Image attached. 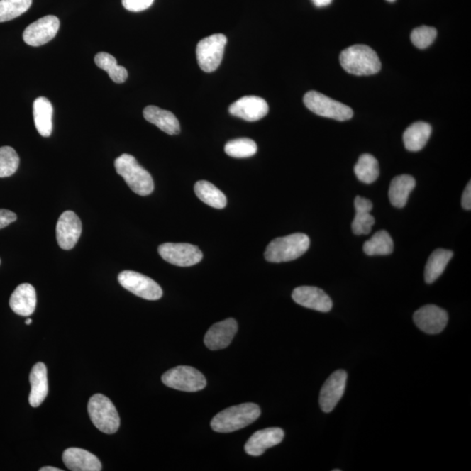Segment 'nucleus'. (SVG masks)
Returning <instances> with one entry per match:
<instances>
[{
	"instance_id": "obj_2",
	"label": "nucleus",
	"mask_w": 471,
	"mask_h": 471,
	"mask_svg": "<svg viewBox=\"0 0 471 471\" xmlns=\"http://www.w3.org/2000/svg\"><path fill=\"white\" fill-rule=\"evenodd\" d=\"M260 415L261 409L255 404L236 405L215 416L211 426L216 432L231 433L253 423Z\"/></svg>"
},
{
	"instance_id": "obj_34",
	"label": "nucleus",
	"mask_w": 471,
	"mask_h": 471,
	"mask_svg": "<svg viewBox=\"0 0 471 471\" xmlns=\"http://www.w3.org/2000/svg\"><path fill=\"white\" fill-rule=\"evenodd\" d=\"M436 36H438V31L435 28L421 26L420 28L413 30L410 39L417 48L425 49L434 43Z\"/></svg>"
},
{
	"instance_id": "obj_15",
	"label": "nucleus",
	"mask_w": 471,
	"mask_h": 471,
	"mask_svg": "<svg viewBox=\"0 0 471 471\" xmlns=\"http://www.w3.org/2000/svg\"><path fill=\"white\" fill-rule=\"evenodd\" d=\"M292 299L306 309L328 313L333 309V301L326 292L315 287H299L295 288L292 294Z\"/></svg>"
},
{
	"instance_id": "obj_23",
	"label": "nucleus",
	"mask_w": 471,
	"mask_h": 471,
	"mask_svg": "<svg viewBox=\"0 0 471 471\" xmlns=\"http://www.w3.org/2000/svg\"><path fill=\"white\" fill-rule=\"evenodd\" d=\"M52 104L48 98L39 97L33 102V119L37 131L43 138H48L52 132Z\"/></svg>"
},
{
	"instance_id": "obj_22",
	"label": "nucleus",
	"mask_w": 471,
	"mask_h": 471,
	"mask_svg": "<svg viewBox=\"0 0 471 471\" xmlns=\"http://www.w3.org/2000/svg\"><path fill=\"white\" fill-rule=\"evenodd\" d=\"M143 116L149 123L155 125L166 134L174 135L180 133L179 121L168 110L155 106H148L143 110Z\"/></svg>"
},
{
	"instance_id": "obj_13",
	"label": "nucleus",
	"mask_w": 471,
	"mask_h": 471,
	"mask_svg": "<svg viewBox=\"0 0 471 471\" xmlns=\"http://www.w3.org/2000/svg\"><path fill=\"white\" fill-rule=\"evenodd\" d=\"M82 231V225L78 216L71 211L63 212L56 226L57 242L60 248L73 249L81 238Z\"/></svg>"
},
{
	"instance_id": "obj_9",
	"label": "nucleus",
	"mask_w": 471,
	"mask_h": 471,
	"mask_svg": "<svg viewBox=\"0 0 471 471\" xmlns=\"http://www.w3.org/2000/svg\"><path fill=\"white\" fill-rule=\"evenodd\" d=\"M118 281L125 289L140 298L147 300H157L162 298V289L153 279L139 272L133 271L121 272Z\"/></svg>"
},
{
	"instance_id": "obj_35",
	"label": "nucleus",
	"mask_w": 471,
	"mask_h": 471,
	"mask_svg": "<svg viewBox=\"0 0 471 471\" xmlns=\"http://www.w3.org/2000/svg\"><path fill=\"white\" fill-rule=\"evenodd\" d=\"M375 223V219L370 212H356L352 223L353 233L357 236L370 234Z\"/></svg>"
},
{
	"instance_id": "obj_33",
	"label": "nucleus",
	"mask_w": 471,
	"mask_h": 471,
	"mask_svg": "<svg viewBox=\"0 0 471 471\" xmlns=\"http://www.w3.org/2000/svg\"><path fill=\"white\" fill-rule=\"evenodd\" d=\"M20 157L17 152L9 146L0 148V177H9L17 172Z\"/></svg>"
},
{
	"instance_id": "obj_24",
	"label": "nucleus",
	"mask_w": 471,
	"mask_h": 471,
	"mask_svg": "<svg viewBox=\"0 0 471 471\" xmlns=\"http://www.w3.org/2000/svg\"><path fill=\"white\" fill-rule=\"evenodd\" d=\"M416 180L409 174H401L391 182L389 196L390 203L397 208H404L407 204L410 193L416 187Z\"/></svg>"
},
{
	"instance_id": "obj_5",
	"label": "nucleus",
	"mask_w": 471,
	"mask_h": 471,
	"mask_svg": "<svg viewBox=\"0 0 471 471\" xmlns=\"http://www.w3.org/2000/svg\"><path fill=\"white\" fill-rule=\"evenodd\" d=\"M91 421L99 431L105 434H113L120 427V416L115 405L107 397L94 394L87 405Z\"/></svg>"
},
{
	"instance_id": "obj_39",
	"label": "nucleus",
	"mask_w": 471,
	"mask_h": 471,
	"mask_svg": "<svg viewBox=\"0 0 471 471\" xmlns=\"http://www.w3.org/2000/svg\"><path fill=\"white\" fill-rule=\"evenodd\" d=\"M462 205L463 209L467 211H470L471 209V182H469L468 185L466 186L465 192H463L462 197Z\"/></svg>"
},
{
	"instance_id": "obj_26",
	"label": "nucleus",
	"mask_w": 471,
	"mask_h": 471,
	"mask_svg": "<svg viewBox=\"0 0 471 471\" xmlns=\"http://www.w3.org/2000/svg\"><path fill=\"white\" fill-rule=\"evenodd\" d=\"M452 257H453V253L450 250L436 249L435 252H433L425 267V282L434 283L443 275Z\"/></svg>"
},
{
	"instance_id": "obj_6",
	"label": "nucleus",
	"mask_w": 471,
	"mask_h": 471,
	"mask_svg": "<svg viewBox=\"0 0 471 471\" xmlns=\"http://www.w3.org/2000/svg\"><path fill=\"white\" fill-rule=\"evenodd\" d=\"M304 104L310 111L316 115L336 121L350 120L353 116V110L348 106L333 100L316 91L306 93L304 96Z\"/></svg>"
},
{
	"instance_id": "obj_28",
	"label": "nucleus",
	"mask_w": 471,
	"mask_h": 471,
	"mask_svg": "<svg viewBox=\"0 0 471 471\" xmlns=\"http://www.w3.org/2000/svg\"><path fill=\"white\" fill-rule=\"evenodd\" d=\"M363 250L368 256L389 255L394 250L393 239L387 231H379L365 243Z\"/></svg>"
},
{
	"instance_id": "obj_16",
	"label": "nucleus",
	"mask_w": 471,
	"mask_h": 471,
	"mask_svg": "<svg viewBox=\"0 0 471 471\" xmlns=\"http://www.w3.org/2000/svg\"><path fill=\"white\" fill-rule=\"evenodd\" d=\"M267 102L258 96H244L236 101L229 108L231 116L247 121H257L267 115Z\"/></svg>"
},
{
	"instance_id": "obj_10",
	"label": "nucleus",
	"mask_w": 471,
	"mask_h": 471,
	"mask_svg": "<svg viewBox=\"0 0 471 471\" xmlns=\"http://www.w3.org/2000/svg\"><path fill=\"white\" fill-rule=\"evenodd\" d=\"M158 253L168 263L181 267H192L203 260L199 247L184 243H165L159 246Z\"/></svg>"
},
{
	"instance_id": "obj_8",
	"label": "nucleus",
	"mask_w": 471,
	"mask_h": 471,
	"mask_svg": "<svg viewBox=\"0 0 471 471\" xmlns=\"http://www.w3.org/2000/svg\"><path fill=\"white\" fill-rule=\"evenodd\" d=\"M227 39L222 33L214 34L199 41L196 47V59L201 70L206 73L218 70L222 62Z\"/></svg>"
},
{
	"instance_id": "obj_27",
	"label": "nucleus",
	"mask_w": 471,
	"mask_h": 471,
	"mask_svg": "<svg viewBox=\"0 0 471 471\" xmlns=\"http://www.w3.org/2000/svg\"><path fill=\"white\" fill-rule=\"evenodd\" d=\"M195 193L204 204L215 209H223L226 206L227 199L220 189L207 181H199L195 184Z\"/></svg>"
},
{
	"instance_id": "obj_30",
	"label": "nucleus",
	"mask_w": 471,
	"mask_h": 471,
	"mask_svg": "<svg viewBox=\"0 0 471 471\" xmlns=\"http://www.w3.org/2000/svg\"><path fill=\"white\" fill-rule=\"evenodd\" d=\"M98 67L107 72L109 77L116 83H123L128 78V71L124 67L119 66L117 60L108 52H99L94 58Z\"/></svg>"
},
{
	"instance_id": "obj_43",
	"label": "nucleus",
	"mask_w": 471,
	"mask_h": 471,
	"mask_svg": "<svg viewBox=\"0 0 471 471\" xmlns=\"http://www.w3.org/2000/svg\"><path fill=\"white\" fill-rule=\"evenodd\" d=\"M387 2H394L396 0H387Z\"/></svg>"
},
{
	"instance_id": "obj_17",
	"label": "nucleus",
	"mask_w": 471,
	"mask_h": 471,
	"mask_svg": "<svg viewBox=\"0 0 471 471\" xmlns=\"http://www.w3.org/2000/svg\"><path fill=\"white\" fill-rule=\"evenodd\" d=\"M284 438V432L280 428H268L258 431L250 436L245 443V450L253 457H260L270 448L278 445Z\"/></svg>"
},
{
	"instance_id": "obj_11",
	"label": "nucleus",
	"mask_w": 471,
	"mask_h": 471,
	"mask_svg": "<svg viewBox=\"0 0 471 471\" xmlns=\"http://www.w3.org/2000/svg\"><path fill=\"white\" fill-rule=\"evenodd\" d=\"M59 29V18L48 15L30 24L23 33V40L32 47H40L54 39Z\"/></svg>"
},
{
	"instance_id": "obj_31",
	"label": "nucleus",
	"mask_w": 471,
	"mask_h": 471,
	"mask_svg": "<svg viewBox=\"0 0 471 471\" xmlns=\"http://www.w3.org/2000/svg\"><path fill=\"white\" fill-rule=\"evenodd\" d=\"M33 0H0V22L14 20L31 7Z\"/></svg>"
},
{
	"instance_id": "obj_38",
	"label": "nucleus",
	"mask_w": 471,
	"mask_h": 471,
	"mask_svg": "<svg viewBox=\"0 0 471 471\" xmlns=\"http://www.w3.org/2000/svg\"><path fill=\"white\" fill-rule=\"evenodd\" d=\"M355 207L356 212H370L373 209V204L370 199L357 196L355 200Z\"/></svg>"
},
{
	"instance_id": "obj_7",
	"label": "nucleus",
	"mask_w": 471,
	"mask_h": 471,
	"mask_svg": "<svg viewBox=\"0 0 471 471\" xmlns=\"http://www.w3.org/2000/svg\"><path fill=\"white\" fill-rule=\"evenodd\" d=\"M162 381L165 386L184 392H197L207 385L204 375L189 366H178L167 371Z\"/></svg>"
},
{
	"instance_id": "obj_36",
	"label": "nucleus",
	"mask_w": 471,
	"mask_h": 471,
	"mask_svg": "<svg viewBox=\"0 0 471 471\" xmlns=\"http://www.w3.org/2000/svg\"><path fill=\"white\" fill-rule=\"evenodd\" d=\"M154 0H123L125 9L131 11H142L150 9Z\"/></svg>"
},
{
	"instance_id": "obj_42",
	"label": "nucleus",
	"mask_w": 471,
	"mask_h": 471,
	"mask_svg": "<svg viewBox=\"0 0 471 471\" xmlns=\"http://www.w3.org/2000/svg\"><path fill=\"white\" fill-rule=\"evenodd\" d=\"M32 322H33V321L31 320V318H28V320L26 321V325H30V324H32Z\"/></svg>"
},
{
	"instance_id": "obj_41",
	"label": "nucleus",
	"mask_w": 471,
	"mask_h": 471,
	"mask_svg": "<svg viewBox=\"0 0 471 471\" xmlns=\"http://www.w3.org/2000/svg\"><path fill=\"white\" fill-rule=\"evenodd\" d=\"M40 471H62V470L55 468V467H43L40 470Z\"/></svg>"
},
{
	"instance_id": "obj_21",
	"label": "nucleus",
	"mask_w": 471,
	"mask_h": 471,
	"mask_svg": "<svg viewBox=\"0 0 471 471\" xmlns=\"http://www.w3.org/2000/svg\"><path fill=\"white\" fill-rule=\"evenodd\" d=\"M31 392L29 396V404L33 408L39 407L45 401L48 393V370L43 362L34 365L30 373Z\"/></svg>"
},
{
	"instance_id": "obj_25",
	"label": "nucleus",
	"mask_w": 471,
	"mask_h": 471,
	"mask_svg": "<svg viewBox=\"0 0 471 471\" xmlns=\"http://www.w3.org/2000/svg\"><path fill=\"white\" fill-rule=\"evenodd\" d=\"M431 125L424 121H417L410 125L404 134L406 149L413 152L423 150L431 138Z\"/></svg>"
},
{
	"instance_id": "obj_3",
	"label": "nucleus",
	"mask_w": 471,
	"mask_h": 471,
	"mask_svg": "<svg viewBox=\"0 0 471 471\" xmlns=\"http://www.w3.org/2000/svg\"><path fill=\"white\" fill-rule=\"evenodd\" d=\"M118 174L123 177L128 187L139 196H149L154 191V181L151 174L140 166L131 155L123 154L116 159Z\"/></svg>"
},
{
	"instance_id": "obj_32",
	"label": "nucleus",
	"mask_w": 471,
	"mask_h": 471,
	"mask_svg": "<svg viewBox=\"0 0 471 471\" xmlns=\"http://www.w3.org/2000/svg\"><path fill=\"white\" fill-rule=\"evenodd\" d=\"M225 151L231 157L247 158L253 157L257 153V146L252 139L239 138L227 143Z\"/></svg>"
},
{
	"instance_id": "obj_29",
	"label": "nucleus",
	"mask_w": 471,
	"mask_h": 471,
	"mask_svg": "<svg viewBox=\"0 0 471 471\" xmlns=\"http://www.w3.org/2000/svg\"><path fill=\"white\" fill-rule=\"evenodd\" d=\"M357 178L364 184H370L377 180L379 174V163L370 154L360 155L355 166Z\"/></svg>"
},
{
	"instance_id": "obj_4",
	"label": "nucleus",
	"mask_w": 471,
	"mask_h": 471,
	"mask_svg": "<svg viewBox=\"0 0 471 471\" xmlns=\"http://www.w3.org/2000/svg\"><path fill=\"white\" fill-rule=\"evenodd\" d=\"M310 246L309 236L294 233L272 240L265 250V257L271 263H282L297 260Z\"/></svg>"
},
{
	"instance_id": "obj_19",
	"label": "nucleus",
	"mask_w": 471,
	"mask_h": 471,
	"mask_svg": "<svg viewBox=\"0 0 471 471\" xmlns=\"http://www.w3.org/2000/svg\"><path fill=\"white\" fill-rule=\"evenodd\" d=\"M63 462L67 468L72 471H100L102 470L101 461L90 452L70 448L64 451Z\"/></svg>"
},
{
	"instance_id": "obj_14",
	"label": "nucleus",
	"mask_w": 471,
	"mask_h": 471,
	"mask_svg": "<svg viewBox=\"0 0 471 471\" xmlns=\"http://www.w3.org/2000/svg\"><path fill=\"white\" fill-rule=\"evenodd\" d=\"M417 328L428 334H438L446 328L449 316L447 311L435 305L421 307L414 314Z\"/></svg>"
},
{
	"instance_id": "obj_12",
	"label": "nucleus",
	"mask_w": 471,
	"mask_h": 471,
	"mask_svg": "<svg viewBox=\"0 0 471 471\" xmlns=\"http://www.w3.org/2000/svg\"><path fill=\"white\" fill-rule=\"evenodd\" d=\"M348 374L343 370H337L329 376L320 394V406L323 412H332L338 402L343 398L345 385H347Z\"/></svg>"
},
{
	"instance_id": "obj_1",
	"label": "nucleus",
	"mask_w": 471,
	"mask_h": 471,
	"mask_svg": "<svg viewBox=\"0 0 471 471\" xmlns=\"http://www.w3.org/2000/svg\"><path fill=\"white\" fill-rule=\"evenodd\" d=\"M341 67L348 74L367 76L379 73L382 68L377 54L366 45H353L341 52Z\"/></svg>"
},
{
	"instance_id": "obj_18",
	"label": "nucleus",
	"mask_w": 471,
	"mask_h": 471,
	"mask_svg": "<svg viewBox=\"0 0 471 471\" xmlns=\"http://www.w3.org/2000/svg\"><path fill=\"white\" fill-rule=\"evenodd\" d=\"M238 332V323L234 318L216 323L208 330L204 337V344L211 350L225 349L231 343Z\"/></svg>"
},
{
	"instance_id": "obj_37",
	"label": "nucleus",
	"mask_w": 471,
	"mask_h": 471,
	"mask_svg": "<svg viewBox=\"0 0 471 471\" xmlns=\"http://www.w3.org/2000/svg\"><path fill=\"white\" fill-rule=\"evenodd\" d=\"M17 215L14 212L0 209V229L9 226L10 223L16 221Z\"/></svg>"
},
{
	"instance_id": "obj_20",
	"label": "nucleus",
	"mask_w": 471,
	"mask_h": 471,
	"mask_svg": "<svg viewBox=\"0 0 471 471\" xmlns=\"http://www.w3.org/2000/svg\"><path fill=\"white\" fill-rule=\"evenodd\" d=\"M9 305L11 310L21 316H30L33 314L36 309L37 296L32 284H20L11 294Z\"/></svg>"
},
{
	"instance_id": "obj_40",
	"label": "nucleus",
	"mask_w": 471,
	"mask_h": 471,
	"mask_svg": "<svg viewBox=\"0 0 471 471\" xmlns=\"http://www.w3.org/2000/svg\"><path fill=\"white\" fill-rule=\"evenodd\" d=\"M315 6L317 7H324L329 6L332 3L333 0H311Z\"/></svg>"
}]
</instances>
